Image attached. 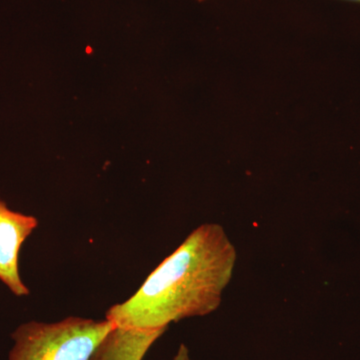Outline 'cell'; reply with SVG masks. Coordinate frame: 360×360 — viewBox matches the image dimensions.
<instances>
[{
	"mask_svg": "<svg viewBox=\"0 0 360 360\" xmlns=\"http://www.w3.org/2000/svg\"><path fill=\"white\" fill-rule=\"evenodd\" d=\"M167 329L115 328L101 342L90 360H143L153 343Z\"/></svg>",
	"mask_w": 360,
	"mask_h": 360,
	"instance_id": "277c9868",
	"label": "cell"
},
{
	"mask_svg": "<svg viewBox=\"0 0 360 360\" xmlns=\"http://www.w3.org/2000/svg\"><path fill=\"white\" fill-rule=\"evenodd\" d=\"M174 360H191L189 356V350L186 345H180L176 354H175Z\"/></svg>",
	"mask_w": 360,
	"mask_h": 360,
	"instance_id": "5b68a950",
	"label": "cell"
},
{
	"mask_svg": "<svg viewBox=\"0 0 360 360\" xmlns=\"http://www.w3.org/2000/svg\"><path fill=\"white\" fill-rule=\"evenodd\" d=\"M238 253L224 227L201 224L105 319L116 328L167 329L172 322L205 316L219 309Z\"/></svg>",
	"mask_w": 360,
	"mask_h": 360,
	"instance_id": "6da1fadb",
	"label": "cell"
},
{
	"mask_svg": "<svg viewBox=\"0 0 360 360\" xmlns=\"http://www.w3.org/2000/svg\"><path fill=\"white\" fill-rule=\"evenodd\" d=\"M115 328L106 319L75 316L51 323L26 322L13 333L8 360H90Z\"/></svg>",
	"mask_w": 360,
	"mask_h": 360,
	"instance_id": "7a4b0ae2",
	"label": "cell"
},
{
	"mask_svg": "<svg viewBox=\"0 0 360 360\" xmlns=\"http://www.w3.org/2000/svg\"><path fill=\"white\" fill-rule=\"evenodd\" d=\"M35 217L13 212L0 200V281L14 295H30L18 269L21 246L37 229Z\"/></svg>",
	"mask_w": 360,
	"mask_h": 360,
	"instance_id": "3957f363",
	"label": "cell"
}]
</instances>
